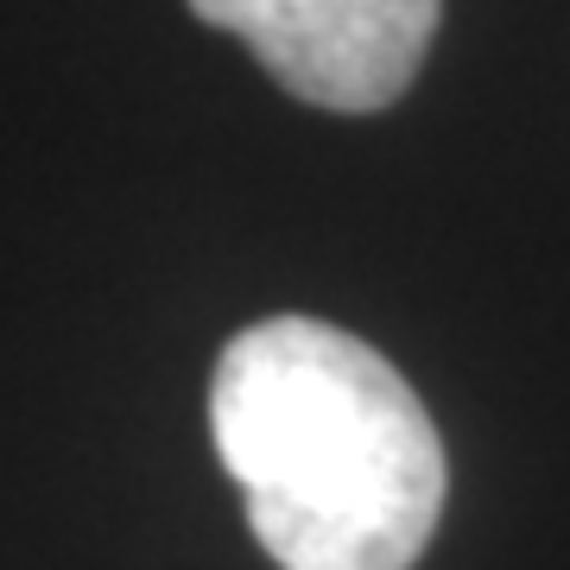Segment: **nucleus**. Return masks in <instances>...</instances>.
Wrapping results in <instances>:
<instances>
[{
	"label": "nucleus",
	"instance_id": "obj_1",
	"mask_svg": "<svg viewBox=\"0 0 570 570\" xmlns=\"http://www.w3.org/2000/svg\"><path fill=\"white\" fill-rule=\"evenodd\" d=\"M209 438L279 570H412L444 513V444L406 374L324 317H266L209 374Z\"/></svg>",
	"mask_w": 570,
	"mask_h": 570
},
{
	"label": "nucleus",
	"instance_id": "obj_2",
	"mask_svg": "<svg viewBox=\"0 0 570 570\" xmlns=\"http://www.w3.org/2000/svg\"><path fill=\"white\" fill-rule=\"evenodd\" d=\"M266 63L285 96L330 115H374L406 96L444 0H190Z\"/></svg>",
	"mask_w": 570,
	"mask_h": 570
}]
</instances>
